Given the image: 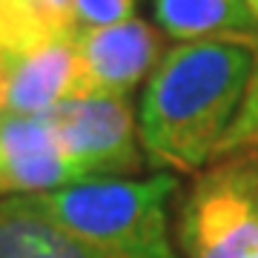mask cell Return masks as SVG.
Wrapping results in <instances>:
<instances>
[{
	"instance_id": "1",
	"label": "cell",
	"mask_w": 258,
	"mask_h": 258,
	"mask_svg": "<svg viewBox=\"0 0 258 258\" xmlns=\"http://www.w3.org/2000/svg\"><path fill=\"white\" fill-rule=\"evenodd\" d=\"M258 37L184 40L152 69L141 98L138 135L152 166L201 172L238 115Z\"/></svg>"
},
{
	"instance_id": "2",
	"label": "cell",
	"mask_w": 258,
	"mask_h": 258,
	"mask_svg": "<svg viewBox=\"0 0 258 258\" xmlns=\"http://www.w3.org/2000/svg\"><path fill=\"white\" fill-rule=\"evenodd\" d=\"M175 192L178 178L158 172L144 181L92 178L12 198L109 258H178L169 238V201Z\"/></svg>"
},
{
	"instance_id": "3",
	"label": "cell",
	"mask_w": 258,
	"mask_h": 258,
	"mask_svg": "<svg viewBox=\"0 0 258 258\" xmlns=\"http://www.w3.org/2000/svg\"><path fill=\"white\" fill-rule=\"evenodd\" d=\"M186 258H258V152H235L204 169L178 207Z\"/></svg>"
},
{
	"instance_id": "4",
	"label": "cell",
	"mask_w": 258,
	"mask_h": 258,
	"mask_svg": "<svg viewBox=\"0 0 258 258\" xmlns=\"http://www.w3.org/2000/svg\"><path fill=\"white\" fill-rule=\"evenodd\" d=\"M63 152L83 175H135L144 166L138 129L126 98L86 95L43 112Z\"/></svg>"
},
{
	"instance_id": "5",
	"label": "cell",
	"mask_w": 258,
	"mask_h": 258,
	"mask_svg": "<svg viewBox=\"0 0 258 258\" xmlns=\"http://www.w3.org/2000/svg\"><path fill=\"white\" fill-rule=\"evenodd\" d=\"M81 92L126 98L158 66L161 35L147 20H123L103 29H83L75 35Z\"/></svg>"
},
{
	"instance_id": "6",
	"label": "cell",
	"mask_w": 258,
	"mask_h": 258,
	"mask_svg": "<svg viewBox=\"0 0 258 258\" xmlns=\"http://www.w3.org/2000/svg\"><path fill=\"white\" fill-rule=\"evenodd\" d=\"M89 181L69 161L46 115H0V195H35Z\"/></svg>"
},
{
	"instance_id": "7",
	"label": "cell",
	"mask_w": 258,
	"mask_h": 258,
	"mask_svg": "<svg viewBox=\"0 0 258 258\" xmlns=\"http://www.w3.org/2000/svg\"><path fill=\"white\" fill-rule=\"evenodd\" d=\"M78 92H81V72H78L75 37L55 40L37 52L12 57L6 112L43 115L57 103L78 98Z\"/></svg>"
},
{
	"instance_id": "8",
	"label": "cell",
	"mask_w": 258,
	"mask_h": 258,
	"mask_svg": "<svg viewBox=\"0 0 258 258\" xmlns=\"http://www.w3.org/2000/svg\"><path fill=\"white\" fill-rule=\"evenodd\" d=\"M0 258H109L15 198L0 201Z\"/></svg>"
},
{
	"instance_id": "9",
	"label": "cell",
	"mask_w": 258,
	"mask_h": 258,
	"mask_svg": "<svg viewBox=\"0 0 258 258\" xmlns=\"http://www.w3.org/2000/svg\"><path fill=\"white\" fill-rule=\"evenodd\" d=\"M78 35L72 0H0V52L20 57Z\"/></svg>"
},
{
	"instance_id": "10",
	"label": "cell",
	"mask_w": 258,
	"mask_h": 258,
	"mask_svg": "<svg viewBox=\"0 0 258 258\" xmlns=\"http://www.w3.org/2000/svg\"><path fill=\"white\" fill-rule=\"evenodd\" d=\"M166 35L184 40L258 37L247 0H152Z\"/></svg>"
},
{
	"instance_id": "11",
	"label": "cell",
	"mask_w": 258,
	"mask_h": 258,
	"mask_svg": "<svg viewBox=\"0 0 258 258\" xmlns=\"http://www.w3.org/2000/svg\"><path fill=\"white\" fill-rule=\"evenodd\" d=\"M235 152H258V52H255V63H252L244 103H241L232 126L227 129L224 141L218 144L212 161H221V158L235 155Z\"/></svg>"
},
{
	"instance_id": "12",
	"label": "cell",
	"mask_w": 258,
	"mask_h": 258,
	"mask_svg": "<svg viewBox=\"0 0 258 258\" xmlns=\"http://www.w3.org/2000/svg\"><path fill=\"white\" fill-rule=\"evenodd\" d=\"M138 0H72V15L78 32L83 29H103L123 20H132Z\"/></svg>"
},
{
	"instance_id": "13",
	"label": "cell",
	"mask_w": 258,
	"mask_h": 258,
	"mask_svg": "<svg viewBox=\"0 0 258 258\" xmlns=\"http://www.w3.org/2000/svg\"><path fill=\"white\" fill-rule=\"evenodd\" d=\"M9 75H12V57L0 52V115L6 112V98H9Z\"/></svg>"
},
{
	"instance_id": "14",
	"label": "cell",
	"mask_w": 258,
	"mask_h": 258,
	"mask_svg": "<svg viewBox=\"0 0 258 258\" xmlns=\"http://www.w3.org/2000/svg\"><path fill=\"white\" fill-rule=\"evenodd\" d=\"M247 9H249L252 23H255V32H258V0H247Z\"/></svg>"
}]
</instances>
